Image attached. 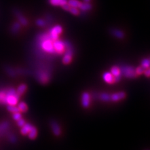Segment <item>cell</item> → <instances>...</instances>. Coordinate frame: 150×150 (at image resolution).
Listing matches in <instances>:
<instances>
[{
	"label": "cell",
	"instance_id": "obj_1",
	"mask_svg": "<svg viewBox=\"0 0 150 150\" xmlns=\"http://www.w3.org/2000/svg\"><path fill=\"white\" fill-rule=\"evenodd\" d=\"M40 47L47 53L56 54L53 46V41L49 37L48 34H45L40 38Z\"/></svg>",
	"mask_w": 150,
	"mask_h": 150
},
{
	"label": "cell",
	"instance_id": "obj_2",
	"mask_svg": "<svg viewBox=\"0 0 150 150\" xmlns=\"http://www.w3.org/2000/svg\"><path fill=\"white\" fill-rule=\"evenodd\" d=\"M62 31H63L62 27L60 25H56V26L51 29L48 33L49 37L53 41H55V40L59 39V36Z\"/></svg>",
	"mask_w": 150,
	"mask_h": 150
},
{
	"label": "cell",
	"instance_id": "obj_3",
	"mask_svg": "<svg viewBox=\"0 0 150 150\" xmlns=\"http://www.w3.org/2000/svg\"><path fill=\"white\" fill-rule=\"evenodd\" d=\"M53 46L56 54H61L65 52L66 43L59 39L53 41Z\"/></svg>",
	"mask_w": 150,
	"mask_h": 150
},
{
	"label": "cell",
	"instance_id": "obj_4",
	"mask_svg": "<svg viewBox=\"0 0 150 150\" xmlns=\"http://www.w3.org/2000/svg\"><path fill=\"white\" fill-rule=\"evenodd\" d=\"M122 73L124 76H125L127 78H133L137 76L136 69L133 67H128V66H126V67H124L122 68Z\"/></svg>",
	"mask_w": 150,
	"mask_h": 150
},
{
	"label": "cell",
	"instance_id": "obj_5",
	"mask_svg": "<svg viewBox=\"0 0 150 150\" xmlns=\"http://www.w3.org/2000/svg\"><path fill=\"white\" fill-rule=\"evenodd\" d=\"M62 8L65 11H67V12H70L71 14H74V15H78V14H79V10L78 8L70 6L68 4L62 6Z\"/></svg>",
	"mask_w": 150,
	"mask_h": 150
},
{
	"label": "cell",
	"instance_id": "obj_6",
	"mask_svg": "<svg viewBox=\"0 0 150 150\" xmlns=\"http://www.w3.org/2000/svg\"><path fill=\"white\" fill-rule=\"evenodd\" d=\"M103 79L106 82L109 84H113L115 83V76H113L111 73H108V72L105 73L103 75Z\"/></svg>",
	"mask_w": 150,
	"mask_h": 150
},
{
	"label": "cell",
	"instance_id": "obj_7",
	"mask_svg": "<svg viewBox=\"0 0 150 150\" xmlns=\"http://www.w3.org/2000/svg\"><path fill=\"white\" fill-rule=\"evenodd\" d=\"M126 96V94L124 92H120L117 93L115 94H112L110 96V100H111L113 101H117L122 100V99L124 98Z\"/></svg>",
	"mask_w": 150,
	"mask_h": 150
},
{
	"label": "cell",
	"instance_id": "obj_8",
	"mask_svg": "<svg viewBox=\"0 0 150 150\" xmlns=\"http://www.w3.org/2000/svg\"><path fill=\"white\" fill-rule=\"evenodd\" d=\"M90 102V94L87 93H85L83 94L82 96V105L85 108H87L89 107Z\"/></svg>",
	"mask_w": 150,
	"mask_h": 150
},
{
	"label": "cell",
	"instance_id": "obj_9",
	"mask_svg": "<svg viewBox=\"0 0 150 150\" xmlns=\"http://www.w3.org/2000/svg\"><path fill=\"white\" fill-rule=\"evenodd\" d=\"M49 2L53 6L62 7L67 4L68 0H49Z\"/></svg>",
	"mask_w": 150,
	"mask_h": 150
},
{
	"label": "cell",
	"instance_id": "obj_10",
	"mask_svg": "<svg viewBox=\"0 0 150 150\" xmlns=\"http://www.w3.org/2000/svg\"><path fill=\"white\" fill-rule=\"evenodd\" d=\"M8 94V90H0V105H6V100Z\"/></svg>",
	"mask_w": 150,
	"mask_h": 150
},
{
	"label": "cell",
	"instance_id": "obj_11",
	"mask_svg": "<svg viewBox=\"0 0 150 150\" xmlns=\"http://www.w3.org/2000/svg\"><path fill=\"white\" fill-rule=\"evenodd\" d=\"M14 13H15V15L18 18V20H19V21L20 22V24L24 25V26H25V25H26L28 24L27 20L23 16V14H22L20 12H18V11L16 10L15 12H14Z\"/></svg>",
	"mask_w": 150,
	"mask_h": 150
},
{
	"label": "cell",
	"instance_id": "obj_12",
	"mask_svg": "<svg viewBox=\"0 0 150 150\" xmlns=\"http://www.w3.org/2000/svg\"><path fill=\"white\" fill-rule=\"evenodd\" d=\"M32 127H33V126H31V124L25 123L24 125H23V126H22V128H21V133L23 134H24V135H26V134H28V133L30 132V131L32 128Z\"/></svg>",
	"mask_w": 150,
	"mask_h": 150
},
{
	"label": "cell",
	"instance_id": "obj_13",
	"mask_svg": "<svg viewBox=\"0 0 150 150\" xmlns=\"http://www.w3.org/2000/svg\"><path fill=\"white\" fill-rule=\"evenodd\" d=\"M52 130L53 133L55 134L57 136L58 135H60V133H61V131H60V128L59 126V125L54 121L52 122Z\"/></svg>",
	"mask_w": 150,
	"mask_h": 150
},
{
	"label": "cell",
	"instance_id": "obj_14",
	"mask_svg": "<svg viewBox=\"0 0 150 150\" xmlns=\"http://www.w3.org/2000/svg\"><path fill=\"white\" fill-rule=\"evenodd\" d=\"M81 3L82 2L78 1V0H68L67 4L70 6L75 7V8H77L79 9Z\"/></svg>",
	"mask_w": 150,
	"mask_h": 150
},
{
	"label": "cell",
	"instance_id": "obj_15",
	"mask_svg": "<svg viewBox=\"0 0 150 150\" xmlns=\"http://www.w3.org/2000/svg\"><path fill=\"white\" fill-rule=\"evenodd\" d=\"M21 28V24L18 23V22H16L14 23L11 28V31H12L13 34H16L19 32Z\"/></svg>",
	"mask_w": 150,
	"mask_h": 150
},
{
	"label": "cell",
	"instance_id": "obj_16",
	"mask_svg": "<svg viewBox=\"0 0 150 150\" xmlns=\"http://www.w3.org/2000/svg\"><path fill=\"white\" fill-rule=\"evenodd\" d=\"M111 73L115 77H116V76H121V70L118 67L114 66L111 69Z\"/></svg>",
	"mask_w": 150,
	"mask_h": 150
},
{
	"label": "cell",
	"instance_id": "obj_17",
	"mask_svg": "<svg viewBox=\"0 0 150 150\" xmlns=\"http://www.w3.org/2000/svg\"><path fill=\"white\" fill-rule=\"evenodd\" d=\"M79 9H80L81 11H83V12H85V11H88L91 9V5L89 3H81Z\"/></svg>",
	"mask_w": 150,
	"mask_h": 150
},
{
	"label": "cell",
	"instance_id": "obj_18",
	"mask_svg": "<svg viewBox=\"0 0 150 150\" xmlns=\"http://www.w3.org/2000/svg\"><path fill=\"white\" fill-rule=\"evenodd\" d=\"M28 134L29 138L31 139V140H33V139H35L36 137V136H37V130H36V128L33 126L32 128L31 129L30 132L28 133Z\"/></svg>",
	"mask_w": 150,
	"mask_h": 150
},
{
	"label": "cell",
	"instance_id": "obj_19",
	"mask_svg": "<svg viewBox=\"0 0 150 150\" xmlns=\"http://www.w3.org/2000/svg\"><path fill=\"white\" fill-rule=\"evenodd\" d=\"M111 33L113 35H114L115 36H116V38H120L121 39L124 37V33L120 30H113L111 31Z\"/></svg>",
	"mask_w": 150,
	"mask_h": 150
},
{
	"label": "cell",
	"instance_id": "obj_20",
	"mask_svg": "<svg viewBox=\"0 0 150 150\" xmlns=\"http://www.w3.org/2000/svg\"><path fill=\"white\" fill-rule=\"evenodd\" d=\"M26 90V85H21L19 87H18V88L17 89V91H16V92L17 94L19 95V96H20V95L23 94L25 92Z\"/></svg>",
	"mask_w": 150,
	"mask_h": 150
},
{
	"label": "cell",
	"instance_id": "obj_21",
	"mask_svg": "<svg viewBox=\"0 0 150 150\" xmlns=\"http://www.w3.org/2000/svg\"><path fill=\"white\" fill-rule=\"evenodd\" d=\"M18 109H19L20 111L21 112H26L28 110V107L26 104L24 103V102H21V103L18 105Z\"/></svg>",
	"mask_w": 150,
	"mask_h": 150
},
{
	"label": "cell",
	"instance_id": "obj_22",
	"mask_svg": "<svg viewBox=\"0 0 150 150\" xmlns=\"http://www.w3.org/2000/svg\"><path fill=\"white\" fill-rule=\"evenodd\" d=\"M8 110L10 111V112H12L13 113H16V112H20L19 109L18 107H16L15 106H12V105H8V107H7Z\"/></svg>",
	"mask_w": 150,
	"mask_h": 150
},
{
	"label": "cell",
	"instance_id": "obj_23",
	"mask_svg": "<svg viewBox=\"0 0 150 150\" xmlns=\"http://www.w3.org/2000/svg\"><path fill=\"white\" fill-rule=\"evenodd\" d=\"M149 66V59H145L141 62V67L144 69H147Z\"/></svg>",
	"mask_w": 150,
	"mask_h": 150
},
{
	"label": "cell",
	"instance_id": "obj_24",
	"mask_svg": "<svg viewBox=\"0 0 150 150\" xmlns=\"http://www.w3.org/2000/svg\"><path fill=\"white\" fill-rule=\"evenodd\" d=\"M100 98L103 101H108L110 100V96L108 94H101Z\"/></svg>",
	"mask_w": 150,
	"mask_h": 150
},
{
	"label": "cell",
	"instance_id": "obj_25",
	"mask_svg": "<svg viewBox=\"0 0 150 150\" xmlns=\"http://www.w3.org/2000/svg\"><path fill=\"white\" fill-rule=\"evenodd\" d=\"M13 118H14V120H19L21 118V115L20 113V112H16V113H14L13 115Z\"/></svg>",
	"mask_w": 150,
	"mask_h": 150
},
{
	"label": "cell",
	"instance_id": "obj_26",
	"mask_svg": "<svg viewBox=\"0 0 150 150\" xmlns=\"http://www.w3.org/2000/svg\"><path fill=\"white\" fill-rule=\"evenodd\" d=\"M144 70H145V69H144L143 68V67H141H141H138V68L136 69V73L137 75H141L142 73H143Z\"/></svg>",
	"mask_w": 150,
	"mask_h": 150
},
{
	"label": "cell",
	"instance_id": "obj_27",
	"mask_svg": "<svg viewBox=\"0 0 150 150\" xmlns=\"http://www.w3.org/2000/svg\"><path fill=\"white\" fill-rule=\"evenodd\" d=\"M36 24H37L39 26H44L45 25V21L43 20H38L36 21Z\"/></svg>",
	"mask_w": 150,
	"mask_h": 150
},
{
	"label": "cell",
	"instance_id": "obj_28",
	"mask_svg": "<svg viewBox=\"0 0 150 150\" xmlns=\"http://www.w3.org/2000/svg\"><path fill=\"white\" fill-rule=\"evenodd\" d=\"M25 123H25L23 119H21V118L20 119L17 121L18 125L19 126H21V127H22L23 125H24Z\"/></svg>",
	"mask_w": 150,
	"mask_h": 150
},
{
	"label": "cell",
	"instance_id": "obj_29",
	"mask_svg": "<svg viewBox=\"0 0 150 150\" xmlns=\"http://www.w3.org/2000/svg\"><path fill=\"white\" fill-rule=\"evenodd\" d=\"M145 74V75L146 76H148V77H149V69H148V68H147L146 69H145V70H144V72H143Z\"/></svg>",
	"mask_w": 150,
	"mask_h": 150
},
{
	"label": "cell",
	"instance_id": "obj_30",
	"mask_svg": "<svg viewBox=\"0 0 150 150\" xmlns=\"http://www.w3.org/2000/svg\"><path fill=\"white\" fill-rule=\"evenodd\" d=\"M84 1H85V2H86V3H89L90 0H84Z\"/></svg>",
	"mask_w": 150,
	"mask_h": 150
}]
</instances>
